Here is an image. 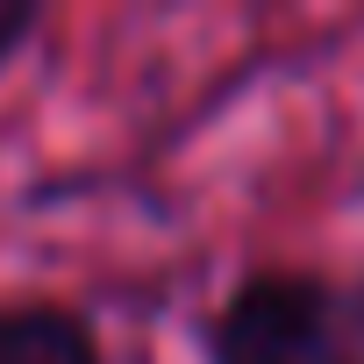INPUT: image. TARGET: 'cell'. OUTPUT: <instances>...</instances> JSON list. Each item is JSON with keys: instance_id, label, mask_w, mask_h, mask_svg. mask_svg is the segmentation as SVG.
Listing matches in <instances>:
<instances>
[{"instance_id": "6da1fadb", "label": "cell", "mask_w": 364, "mask_h": 364, "mask_svg": "<svg viewBox=\"0 0 364 364\" xmlns=\"http://www.w3.org/2000/svg\"><path fill=\"white\" fill-rule=\"evenodd\" d=\"M208 364H364V293L321 272H250L208 321Z\"/></svg>"}, {"instance_id": "7a4b0ae2", "label": "cell", "mask_w": 364, "mask_h": 364, "mask_svg": "<svg viewBox=\"0 0 364 364\" xmlns=\"http://www.w3.org/2000/svg\"><path fill=\"white\" fill-rule=\"evenodd\" d=\"M0 364H100V343L72 307H0Z\"/></svg>"}, {"instance_id": "3957f363", "label": "cell", "mask_w": 364, "mask_h": 364, "mask_svg": "<svg viewBox=\"0 0 364 364\" xmlns=\"http://www.w3.org/2000/svg\"><path fill=\"white\" fill-rule=\"evenodd\" d=\"M36 29H43V8H36V0H0V72L15 65V50H22Z\"/></svg>"}]
</instances>
